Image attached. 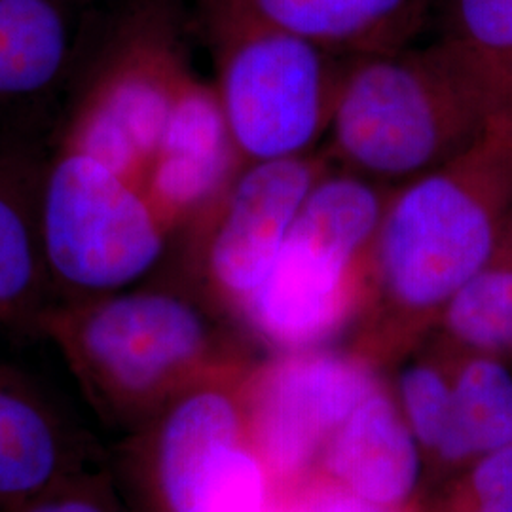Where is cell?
Wrapping results in <instances>:
<instances>
[{
	"label": "cell",
	"instance_id": "cell-21",
	"mask_svg": "<svg viewBox=\"0 0 512 512\" xmlns=\"http://www.w3.org/2000/svg\"><path fill=\"white\" fill-rule=\"evenodd\" d=\"M389 509L391 507L372 503L348 490H338L317 495L293 512H391Z\"/></svg>",
	"mask_w": 512,
	"mask_h": 512
},
{
	"label": "cell",
	"instance_id": "cell-12",
	"mask_svg": "<svg viewBox=\"0 0 512 512\" xmlns=\"http://www.w3.org/2000/svg\"><path fill=\"white\" fill-rule=\"evenodd\" d=\"M272 27L306 38L332 54L399 48L416 0H224Z\"/></svg>",
	"mask_w": 512,
	"mask_h": 512
},
{
	"label": "cell",
	"instance_id": "cell-9",
	"mask_svg": "<svg viewBox=\"0 0 512 512\" xmlns=\"http://www.w3.org/2000/svg\"><path fill=\"white\" fill-rule=\"evenodd\" d=\"M378 389L366 363L302 349L264 370L255 389L260 454L279 475L302 471L323 442Z\"/></svg>",
	"mask_w": 512,
	"mask_h": 512
},
{
	"label": "cell",
	"instance_id": "cell-20",
	"mask_svg": "<svg viewBox=\"0 0 512 512\" xmlns=\"http://www.w3.org/2000/svg\"><path fill=\"white\" fill-rule=\"evenodd\" d=\"M475 512H512V444L482 456L473 475Z\"/></svg>",
	"mask_w": 512,
	"mask_h": 512
},
{
	"label": "cell",
	"instance_id": "cell-2",
	"mask_svg": "<svg viewBox=\"0 0 512 512\" xmlns=\"http://www.w3.org/2000/svg\"><path fill=\"white\" fill-rule=\"evenodd\" d=\"M512 228V124L391 190L372 283L408 315L442 311L480 274Z\"/></svg>",
	"mask_w": 512,
	"mask_h": 512
},
{
	"label": "cell",
	"instance_id": "cell-13",
	"mask_svg": "<svg viewBox=\"0 0 512 512\" xmlns=\"http://www.w3.org/2000/svg\"><path fill=\"white\" fill-rule=\"evenodd\" d=\"M69 55V23L55 0H0V99L42 92Z\"/></svg>",
	"mask_w": 512,
	"mask_h": 512
},
{
	"label": "cell",
	"instance_id": "cell-22",
	"mask_svg": "<svg viewBox=\"0 0 512 512\" xmlns=\"http://www.w3.org/2000/svg\"><path fill=\"white\" fill-rule=\"evenodd\" d=\"M509 120H511V124H512V78H511V109H509Z\"/></svg>",
	"mask_w": 512,
	"mask_h": 512
},
{
	"label": "cell",
	"instance_id": "cell-14",
	"mask_svg": "<svg viewBox=\"0 0 512 512\" xmlns=\"http://www.w3.org/2000/svg\"><path fill=\"white\" fill-rule=\"evenodd\" d=\"M512 444V376L494 359H473L452 385L450 420L437 452L442 458L486 456Z\"/></svg>",
	"mask_w": 512,
	"mask_h": 512
},
{
	"label": "cell",
	"instance_id": "cell-17",
	"mask_svg": "<svg viewBox=\"0 0 512 512\" xmlns=\"http://www.w3.org/2000/svg\"><path fill=\"white\" fill-rule=\"evenodd\" d=\"M456 35L448 38L512 78V0H454Z\"/></svg>",
	"mask_w": 512,
	"mask_h": 512
},
{
	"label": "cell",
	"instance_id": "cell-15",
	"mask_svg": "<svg viewBox=\"0 0 512 512\" xmlns=\"http://www.w3.org/2000/svg\"><path fill=\"white\" fill-rule=\"evenodd\" d=\"M444 325L461 344L512 348V228L490 264L442 310Z\"/></svg>",
	"mask_w": 512,
	"mask_h": 512
},
{
	"label": "cell",
	"instance_id": "cell-7",
	"mask_svg": "<svg viewBox=\"0 0 512 512\" xmlns=\"http://www.w3.org/2000/svg\"><path fill=\"white\" fill-rule=\"evenodd\" d=\"M186 73L164 25L156 19L135 21L76 110L63 150L141 183Z\"/></svg>",
	"mask_w": 512,
	"mask_h": 512
},
{
	"label": "cell",
	"instance_id": "cell-19",
	"mask_svg": "<svg viewBox=\"0 0 512 512\" xmlns=\"http://www.w3.org/2000/svg\"><path fill=\"white\" fill-rule=\"evenodd\" d=\"M0 512H126L110 484L105 469L55 486L44 494L31 497Z\"/></svg>",
	"mask_w": 512,
	"mask_h": 512
},
{
	"label": "cell",
	"instance_id": "cell-18",
	"mask_svg": "<svg viewBox=\"0 0 512 512\" xmlns=\"http://www.w3.org/2000/svg\"><path fill=\"white\" fill-rule=\"evenodd\" d=\"M399 389L404 420L414 437L437 450L450 420L452 387L433 366L412 365L404 370Z\"/></svg>",
	"mask_w": 512,
	"mask_h": 512
},
{
	"label": "cell",
	"instance_id": "cell-1",
	"mask_svg": "<svg viewBox=\"0 0 512 512\" xmlns=\"http://www.w3.org/2000/svg\"><path fill=\"white\" fill-rule=\"evenodd\" d=\"M511 76L444 40L357 55L344 67L327 158L393 186L454 160L509 120Z\"/></svg>",
	"mask_w": 512,
	"mask_h": 512
},
{
	"label": "cell",
	"instance_id": "cell-16",
	"mask_svg": "<svg viewBox=\"0 0 512 512\" xmlns=\"http://www.w3.org/2000/svg\"><path fill=\"white\" fill-rule=\"evenodd\" d=\"M44 256L40 238L14 194L0 184V321L27 325L40 321Z\"/></svg>",
	"mask_w": 512,
	"mask_h": 512
},
{
	"label": "cell",
	"instance_id": "cell-8",
	"mask_svg": "<svg viewBox=\"0 0 512 512\" xmlns=\"http://www.w3.org/2000/svg\"><path fill=\"white\" fill-rule=\"evenodd\" d=\"M327 156L304 154L243 165L219 203L198 224V258L211 293L239 313L274 270Z\"/></svg>",
	"mask_w": 512,
	"mask_h": 512
},
{
	"label": "cell",
	"instance_id": "cell-10",
	"mask_svg": "<svg viewBox=\"0 0 512 512\" xmlns=\"http://www.w3.org/2000/svg\"><path fill=\"white\" fill-rule=\"evenodd\" d=\"M103 469L92 435L40 385L0 365V509Z\"/></svg>",
	"mask_w": 512,
	"mask_h": 512
},
{
	"label": "cell",
	"instance_id": "cell-11",
	"mask_svg": "<svg viewBox=\"0 0 512 512\" xmlns=\"http://www.w3.org/2000/svg\"><path fill=\"white\" fill-rule=\"evenodd\" d=\"M418 439L391 399L376 389L327 442L325 463L344 490L395 507L420 478Z\"/></svg>",
	"mask_w": 512,
	"mask_h": 512
},
{
	"label": "cell",
	"instance_id": "cell-4",
	"mask_svg": "<svg viewBox=\"0 0 512 512\" xmlns=\"http://www.w3.org/2000/svg\"><path fill=\"white\" fill-rule=\"evenodd\" d=\"M391 186L340 167L313 186L274 270L243 308L262 338L313 349L340 329L372 281L374 249Z\"/></svg>",
	"mask_w": 512,
	"mask_h": 512
},
{
	"label": "cell",
	"instance_id": "cell-6",
	"mask_svg": "<svg viewBox=\"0 0 512 512\" xmlns=\"http://www.w3.org/2000/svg\"><path fill=\"white\" fill-rule=\"evenodd\" d=\"M169 234L141 183L61 152L44 190L40 245L73 300L131 289L158 264Z\"/></svg>",
	"mask_w": 512,
	"mask_h": 512
},
{
	"label": "cell",
	"instance_id": "cell-3",
	"mask_svg": "<svg viewBox=\"0 0 512 512\" xmlns=\"http://www.w3.org/2000/svg\"><path fill=\"white\" fill-rule=\"evenodd\" d=\"M107 425L135 427L219 370L203 311L169 291L128 289L69 300L40 321Z\"/></svg>",
	"mask_w": 512,
	"mask_h": 512
},
{
	"label": "cell",
	"instance_id": "cell-5",
	"mask_svg": "<svg viewBox=\"0 0 512 512\" xmlns=\"http://www.w3.org/2000/svg\"><path fill=\"white\" fill-rule=\"evenodd\" d=\"M213 8L215 88L243 165L311 154L327 137L344 67L224 0Z\"/></svg>",
	"mask_w": 512,
	"mask_h": 512
}]
</instances>
